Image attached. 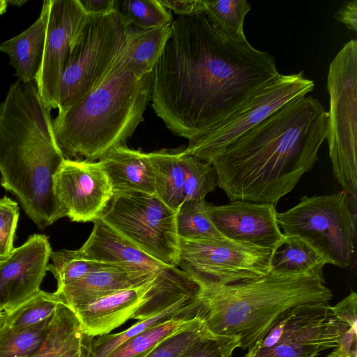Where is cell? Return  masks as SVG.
Instances as JSON below:
<instances>
[{"label": "cell", "mask_w": 357, "mask_h": 357, "mask_svg": "<svg viewBox=\"0 0 357 357\" xmlns=\"http://www.w3.org/2000/svg\"><path fill=\"white\" fill-rule=\"evenodd\" d=\"M280 74L270 53L227 36L205 13L177 16L153 71L151 105L170 131L189 141Z\"/></svg>", "instance_id": "obj_1"}, {"label": "cell", "mask_w": 357, "mask_h": 357, "mask_svg": "<svg viewBox=\"0 0 357 357\" xmlns=\"http://www.w3.org/2000/svg\"><path fill=\"white\" fill-rule=\"evenodd\" d=\"M328 113L310 96L276 110L211 162L217 186L231 202L275 205L318 160Z\"/></svg>", "instance_id": "obj_2"}, {"label": "cell", "mask_w": 357, "mask_h": 357, "mask_svg": "<svg viewBox=\"0 0 357 357\" xmlns=\"http://www.w3.org/2000/svg\"><path fill=\"white\" fill-rule=\"evenodd\" d=\"M50 112L35 82L17 79L0 103L1 185L41 229L66 216L54 192V177L65 157Z\"/></svg>", "instance_id": "obj_3"}, {"label": "cell", "mask_w": 357, "mask_h": 357, "mask_svg": "<svg viewBox=\"0 0 357 357\" xmlns=\"http://www.w3.org/2000/svg\"><path fill=\"white\" fill-rule=\"evenodd\" d=\"M152 82L153 72L139 76L119 56L98 85L52 121L65 158L93 162L124 145L144 120Z\"/></svg>", "instance_id": "obj_4"}, {"label": "cell", "mask_w": 357, "mask_h": 357, "mask_svg": "<svg viewBox=\"0 0 357 357\" xmlns=\"http://www.w3.org/2000/svg\"><path fill=\"white\" fill-rule=\"evenodd\" d=\"M199 297V313L208 329L216 335L237 337L239 347L248 349L291 309L329 303L333 294L324 275L271 271L254 280L201 289Z\"/></svg>", "instance_id": "obj_5"}, {"label": "cell", "mask_w": 357, "mask_h": 357, "mask_svg": "<svg viewBox=\"0 0 357 357\" xmlns=\"http://www.w3.org/2000/svg\"><path fill=\"white\" fill-rule=\"evenodd\" d=\"M328 142L333 172L356 213L357 41L346 43L331 61L326 82Z\"/></svg>", "instance_id": "obj_6"}, {"label": "cell", "mask_w": 357, "mask_h": 357, "mask_svg": "<svg viewBox=\"0 0 357 357\" xmlns=\"http://www.w3.org/2000/svg\"><path fill=\"white\" fill-rule=\"evenodd\" d=\"M283 234L309 244L327 264L340 268L352 264L356 239V213L345 191L305 195L294 207L277 213Z\"/></svg>", "instance_id": "obj_7"}, {"label": "cell", "mask_w": 357, "mask_h": 357, "mask_svg": "<svg viewBox=\"0 0 357 357\" xmlns=\"http://www.w3.org/2000/svg\"><path fill=\"white\" fill-rule=\"evenodd\" d=\"M132 27L116 10L89 15L61 77L59 112L69 107L99 84L124 48Z\"/></svg>", "instance_id": "obj_8"}, {"label": "cell", "mask_w": 357, "mask_h": 357, "mask_svg": "<svg viewBox=\"0 0 357 357\" xmlns=\"http://www.w3.org/2000/svg\"><path fill=\"white\" fill-rule=\"evenodd\" d=\"M176 216L155 194L125 191L114 193L100 218L153 259L178 267Z\"/></svg>", "instance_id": "obj_9"}, {"label": "cell", "mask_w": 357, "mask_h": 357, "mask_svg": "<svg viewBox=\"0 0 357 357\" xmlns=\"http://www.w3.org/2000/svg\"><path fill=\"white\" fill-rule=\"evenodd\" d=\"M314 82L304 72L280 74L254 93L211 130L189 140L182 153L211 164L230 144L283 105L313 91Z\"/></svg>", "instance_id": "obj_10"}, {"label": "cell", "mask_w": 357, "mask_h": 357, "mask_svg": "<svg viewBox=\"0 0 357 357\" xmlns=\"http://www.w3.org/2000/svg\"><path fill=\"white\" fill-rule=\"evenodd\" d=\"M272 254L271 250L228 239L179 238L178 266L203 289L268 274Z\"/></svg>", "instance_id": "obj_11"}, {"label": "cell", "mask_w": 357, "mask_h": 357, "mask_svg": "<svg viewBox=\"0 0 357 357\" xmlns=\"http://www.w3.org/2000/svg\"><path fill=\"white\" fill-rule=\"evenodd\" d=\"M329 303L295 307L279 317L243 357H319L335 347Z\"/></svg>", "instance_id": "obj_12"}, {"label": "cell", "mask_w": 357, "mask_h": 357, "mask_svg": "<svg viewBox=\"0 0 357 357\" xmlns=\"http://www.w3.org/2000/svg\"><path fill=\"white\" fill-rule=\"evenodd\" d=\"M88 17L79 0H50L43 61L35 82L41 99L51 110L58 108L61 77Z\"/></svg>", "instance_id": "obj_13"}, {"label": "cell", "mask_w": 357, "mask_h": 357, "mask_svg": "<svg viewBox=\"0 0 357 357\" xmlns=\"http://www.w3.org/2000/svg\"><path fill=\"white\" fill-rule=\"evenodd\" d=\"M54 192L66 216L77 222L100 218L114 195L98 162L68 158L54 175Z\"/></svg>", "instance_id": "obj_14"}, {"label": "cell", "mask_w": 357, "mask_h": 357, "mask_svg": "<svg viewBox=\"0 0 357 357\" xmlns=\"http://www.w3.org/2000/svg\"><path fill=\"white\" fill-rule=\"evenodd\" d=\"M275 205L236 200L227 204H208V216L227 239L276 250L286 236L279 226Z\"/></svg>", "instance_id": "obj_15"}, {"label": "cell", "mask_w": 357, "mask_h": 357, "mask_svg": "<svg viewBox=\"0 0 357 357\" xmlns=\"http://www.w3.org/2000/svg\"><path fill=\"white\" fill-rule=\"evenodd\" d=\"M52 251L47 236L33 234L0 262V313L12 312L40 291Z\"/></svg>", "instance_id": "obj_16"}, {"label": "cell", "mask_w": 357, "mask_h": 357, "mask_svg": "<svg viewBox=\"0 0 357 357\" xmlns=\"http://www.w3.org/2000/svg\"><path fill=\"white\" fill-rule=\"evenodd\" d=\"M187 275L185 273L177 277L161 278L143 267L112 264L57 289L56 292L74 312L90 301L116 291L139 287L157 278L162 280H176Z\"/></svg>", "instance_id": "obj_17"}, {"label": "cell", "mask_w": 357, "mask_h": 357, "mask_svg": "<svg viewBox=\"0 0 357 357\" xmlns=\"http://www.w3.org/2000/svg\"><path fill=\"white\" fill-rule=\"evenodd\" d=\"M158 280L107 294L79 306L75 314L84 334L91 338L109 334L132 318L149 298Z\"/></svg>", "instance_id": "obj_18"}, {"label": "cell", "mask_w": 357, "mask_h": 357, "mask_svg": "<svg viewBox=\"0 0 357 357\" xmlns=\"http://www.w3.org/2000/svg\"><path fill=\"white\" fill-rule=\"evenodd\" d=\"M93 222L91 234L79 248L88 258L105 263L143 267L161 278L177 277L185 273L178 267L163 264L146 254L101 218Z\"/></svg>", "instance_id": "obj_19"}, {"label": "cell", "mask_w": 357, "mask_h": 357, "mask_svg": "<svg viewBox=\"0 0 357 357\" xmlns=\"http://www.w3.org/2000/svg\"><path fill=\"white\" fill-rule=\"evenodd\" d=\"M98 162L106 173L114 193L137 191L155 194L153 173L147 153L119 145Z\"/></svg>", "instance_id": "obj_20"}, {"label": "cell", "mask_w": 357, "mask_h": 357, "mask_svg": "<svg viewBox=\"0 0 357 357\" xmlns=\"http://www.w3.org/2000/svg\"><path fill=\"white\" fill-rule=\"evenodd\" d=\"M50 0L44 1L38 18L25 31L0 44L18 80L35 82L40 72L46 39Z\"/></svg>", "instance_id": "obj_21"}, {"label": "cell", "mask_w": 357, "mask_h": 357, "mask_svg": "<svg viewBox=\"0 0 357 357\" xmlns=\"http://www.w3.org/2000/svg\"><path fill=\"white\" fill-rule=\"evenodd\" d=\"M172 29V22L148 29L132 26L120 60L139 76L152 73Z\"/></svg>", "instance_id": "obj_22"}, {"label": "cell", "mask_w": 357, "mask_h": 357, "mask_svg": "<svg viewBox=\"0 0 357 357\" xmlns=\"http://www.w3.org/2000/svg\"><path fill=\"white\" fill-rule=\"evenodd\" d=\"M200 305L199 296L183 298L156 314L139 320L123 331L91 338L89 357H107L123 342L157 325L178 317H195L199 314Z\"/></svg>", "instance_id": "obj_23"}, {"label": "cell", "mask_w": 357, "mask_h": 357, "mask_svg": "<svg viewBox=\"0 0 357 357\" xmlns=\"http://www.w3.org/2000/svg\"><path fill=\"white\" fill-rule=\"evenodd\" d=\"M154 177L155 195L177 211L183 203V176L181 151L160 150L147 153Z\"/></svg>", "instance_id": "obj_24"}, {"label": "cell", "mask_w": 357, "mask_h": 357, "mask_svg": "<svg viewBox=\"0 0 357 357\" xmlns=\"http://www.w3.org/2000/svg\"><path fill=\"white\" fill-rule=\"evenodd\" d=\"M326 260L309 244L286 236L271 259V271L280 274L316 273L324 275Z\"/></svg>", "instance_id": "obj_25"}, {"label": "cell", "mask_w": 357, "mask_h": 357, "mask_svg": "<svg viewBox=\"0 0 357 357\" xmlns=\"http://www.w3.org/2000/svg\"><path fill=\"white\" fill-rule=\"evenodd\" d=\"M86 337L74 312L61 303L53 315L51 331L47 340L31 357H58L82 344Z\"/></svg>", "instance_id": "obj_26"}, {"label": "cell", "mask_w": 357, "mask_h": 357, "mask_svg": "<svg viewBox=\"0 0 357 357\" xmlns=\"http://www.w3.org/2000/svg\"><path fill=\"white\" fill-rule=\"evenodd\" d=\"M336 339L335 347L328 357H357V295L351 291L333 306L329 307Z\"/></svg>", "instance_id": "obj_27"}, {"label": "cell", "mask_w": 357, "mask_h": 357, "mask_svg": "<svg viewBox=\"0 0 357 357\" xmlns=\"http://www.w3.org/2000/svg\"><path fill=\"white\" fill-rule=\"evenodd\" d=\"M63 303L60 296L40 291L31 299L8 314H1L0 325L22 330L36 326L52 318L57 306Z\"/></svg>", "instance_id": "obj_28"}, {"label": "cell", "mask_w": 357, "mask_h": 357, "mask_svg": "<svg viewBox=\"0 0 357 357\" xmlns=\"http://www.w3.org/2000/svg\"><path fill=\"white\" fill-rule=\"evenodd\" d=\"M208 204L205 199H200L186 201L181 204L176 216L179 238L227 239L211 222L208 214Z\"/></svg>", "instance_id": "obj_29"}, {"label": "cell", "mask_w": 357, "mask_h": 357, "mask_svg": "<svg viewBox=\"0 0 357 357\" xmlns=\"http://www.w3.org/2000/svg\"><path fill=\"white\" fill-rule=\"evenodd\" d=\"M205 14L210 22L227 36L246 38L243 23L251 5L247 0H204Z\"/></svg>", "instance_id": "obj_30"}, {"label": "cell", "mask_w": 357, "mask_h": 357, "mask_svg": "<svg viewBox=\"0 0 357 357\" xmlns=\"http://www.w3.org/2000/svg\"><path fill=\"white\" fill-rule=\"evenodd\" d=\"M52 321V318L36 326L22 330L0 325V357L32 356L47 340Z\"/></svg>", "instance_id": "obj_31"}, {"label": "cell", "mask_w": 357, "mask_h": 357, "mask_svg": "<svg viewBox=\"0 0 357 357\" xmlns=\"http://www.w3.org/2000/svg\"><path fill=\"white\" fill-rule=\"evenodd\" d=\"M196 316L178 317L157 325L123 342L107 357H145L162 340L191 324Z\"/></svg>", "instance_id": "obj_32"}, {"label": "cell", "mask_w": 357, "mask_h": 357, "mask_svg": "<svg viewBox=\"0 0 357 357\" xmlns=\"http://www.w3.org/2000/svg\"><path fill=\"white\" fill-rule=\"evenodd\" d=\"M52 262L47 265L57 281V289L78 280L89 273L112 264L97 261L86 257L79 249L52 251Z\"/></svg>", "instance_id": "obj_33"}, {"label": "cell", "mask_w": 357, "mask_h": 357, "mask_svg": "<svg viewBox=\"0 0 357 357\" xmlns=\"http://www.w3.org/2000/svg\"><path fill=\"white\" fill-rule=\"evenodd\" d=\"M181 162L183 176V202L205 199L213 192L216 176L211 164L181 151Z\"/></svg>", "instance_id": "obj_34"}, {"label": "cell", "mask_w": 357, "mask_h": 357, "mask_svg": "<svg viewBox=\"0 0 357 357\" xmlns=\"http://www.w3.org/2000/svg\"><path fill=\"white\" fill-rule=\"evenodd\" d=\"M116 11L136 29H151L174 20L160 0H116Z\"/></svg>", "instance_id": "obj_35"}, {"label": "cell", "mask_w": 357, "mask_h": 357, "mask_svg": "<svg viewBox=\"0 0 357 357\" xmlns=\"http://www.w3.org/2000/svg\"><path fill=\"white\" fill-rule=\"evenodd\" d=\"M209 332L199 313L191 324L162 340L145 357H179Z\"/></svg>", "instance_id": "obj_36"}, {"label": "cell", "mask_w": 357, "mask_h": 357, "mask_svg": "<svg viewBox=\"0 0 357 357\" xmlns=\"http://www.w3.org/2000/svg\"><path fill=\"white\" fill-rule=\"evenodd\" d=\"M240 347L235 337L216 335L211 331L200 338L179 357H231Z\"/></svg>", "instance_id": "obj_37"}, {"label": "cell", "mask_w": 357, "mask_h": 357, "mask_svg": "<svg viewBox=\"0 0 357 357\" xmlns=\"http://www.w3.org/2000/svg\"><path fill=\"white\" fill-rule=\"evenodd\" d=\"M18 218L17 203L6 196L0 198V262L6 260L15 248Z\"/></svg>", "instance_id": "obj_38"}, {"label": "cell", "mask_w": 357, "mask_h": 357, "mask_svg": "<svg viewBox=\"0 0 357 357\" xmlns=\"http://www.w3.org/2000/svg\"><path fill=\"white\" fill-rule=\"evenodd\" d=\"M161 3L177 16H192L205 13L204 0H160Z\"/></svg>", "instance_id": "obj_39"}, {"label": "cell", "mask_w": 357, "mask_h": 357, "mask_svg": "<svg viewBox=\"0 0 357 357\" xmlns=\"http://www.w3.org/2000/svg\"><path fill=\"white\" fill-rule=\"evenodd\" d=\"M334 18L349 29L357 31V0L347 1L336 11Z\"/></svg>", "instance_id": "obj_40"}, {"label": "cell", "mask_w": 357, "mask_h": 357, "mask_svg": "<svg viewBox=\"0 0 357 357\" xmlns=\"http://www.w3.org/2000/svg\"><path fill=\"white\" fill-rule=\"evenodd\" d=\"M88 15L105 14L116 10V0H79Z\"/></svg>", "instance_id": "obj_41"}, {"label": "cell", "mask_w": 357, "mask_h": 357, "mask_svg": "<svg viewBox=\"0 0 357 357\" xmlns=\"http://www.w3.org/2000/svg\"><path fill=\"white\" fill-rule=\"evenodd\" d=\"M90 342L86 339L82 344L69 349L58 357H89Z\"/></svg>", "instance_id": "obj_42"}, {"label": "cell", "mask_w": 357, "mask_h": 357, "mask_svg": "<svg viewBox=\"0 0 357 357\" xmlns=\"http://www.w3.org/2000/svg\"><path fill=\"white\" fill-rule=\"evenodd\" d=\"M8 6L7 1L0 0V15L6 11Z\"/></svg>", "instance_id": "obj_43"}, {"label": "cell", "mask_w": 357, "mask_h": 357, "mask_svg": "<svg viewBox=\"0 0 357 357\" xmlns=\"http://www.w3.org/2000/svg\"><path fill=\"white\" fill-rule=\"evenodd\" d=\"M1 313H0V316H1Z\"/></svg>", "instance_id": "obj_44"}]
</instances>
